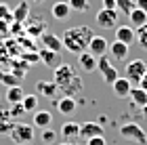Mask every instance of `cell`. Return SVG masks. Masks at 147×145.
I'll return each instance as SVG.
<instances>
[{"mask_svg": "<svg viewBox=\"0 0 147 145\" xmlns=\"http://www.w3.org/2000/svg\"><path fill=\"white\" fill-rule=\"evenodd\" d=\"M95 36V32H92L88 25H74V28H67L63 32L61 36V42H63V49L69 51V53H84L86 47H88L90 38Z\"/></svg>", "mask_w": 147, "mask_h": 145, "instance_id": "obj_1", "label": "cell"}, {"mask_svg": "<svg viewBox=\"0 0 147 145\" xmlns=\"http://www.w3.org/2000/svg\"><path fill=\"white\" fill-rule=\"evenodd\" d=\"M9 137H11V141L17 143V145H30L36 137V128H34V124L15 122V126H13V130L9 133Z\"/></svg>", "mask_w": 147, "mask_h": 145, "instance_id": "obj_2", "label": "cell"}, {"mask_svg": "<svg viewBox=\"0 0 147 145\" xmlns=\"http://www.w3.org/2000/svg\"><path fill=\"white\" fill-rule=\"evenodd\" d=\"M120 137L124 141H130V143H137V145H147V133L135 122H126L120 126Z\"/></svg>", "mask_w": 147, "mask_h": 145, "instance_id": "obj_3", "label": "cell"}, {"mask_svg": "<svg viewBox=\"0 0 147 145\" xmlns=\"http://www.w3.org/2000/svg\"><path fill=\"white\" fill-rule=\"evenodd\" d=\"M74 76H78V71L74 69V65H69V63H59L57 67L53 69V82L57 84L59 90H61L63 86H67Z\"/></svg>", "mask_w": 147, "mask_h": 145, "instance_id": "obj_4", "label": "cell"}, {"mask_svg": "<svg viewBox=\"0 0 147 145\" xmlns=\"http://www.w3.org/2000/svg\"><path fill=\"white\" fill-rule=\"evenodd\" d=\"M147 71V63L143 61V59H132V61L126 63V67H124V78L128 80L130 84H137L139 86V82H141V78L143 74Z\"/></svg>", "mask_w": 147, "mask_h": 145, "instance_id": "obj_5", "label": "cell"}, {"mask_svg": "<svg viewBox=\"0 0 147 145\" xmlns=\"http://www.w3.org/2000/svg\"><path fill=\"white\" fill-rule=\"evenodd\" d=\"M97 69L101 71V78H103V82L105 84H113L118 80V69H116V65H113V61L107 57V55H103V57H99L97 59Z\"/></svg>", "mask_w": 147, "mask_h": 145, "instance_id": "obj_6", "label": "cell"}, {"mask_svg": "<svg viewBox=\"0 0 147 145\" xmlns=\"http://www.w3.org/2000/svg\"><path fill=\"white\" fill-rule=\"evenodd\" d=\"M95 21H97V25L101 30H111V28H116V25H118V11H113V9H101L97 13Z\"/></svg>", "mask_w": 147, "mask_h": 145, "instance_id": "obj_7", "label": "cell"}, {"mask_svg": "<svg viewBox=\"0 0 147 145\" xmlns=\"http://www.w3.org/2000/svg\"><path fill=\"white\" fill-rule=\"evenodd\" d=\"M86 51H88L92 57H97V59L103 57V55H107V51H109L107 38H103V36H92L90 42H88V47H86Z\"/></svg>", "mask_w": 147, "mask_h": 145, "instance_id": "obj_8", "label": "cell"}, {"mask_svg": "<svg viewBox=\"0 0 147 145\" xmlns=\"http://www.w3.org/2000/svg\"><path fill=\"white\" fill-rule=\"evenodd\" d=\"M105 128L99 122H84L80 124V137L82 139H90V137H103Z\"/></svg>", "mask_w": 147, "mask_h": 145, "instance_id": "obj_9", "label": "cell"}, {"mask_svg": "<svg viewBox=\"0 0 147 145\" xmlns=\"http://www.w3.org/2000/svg\"><path fill=\"white\" fill-rule=\"evenodd\" d=\"M51 15H53V19H57V21H65V19H69L71 9H69L67 0H57V2L51 6Z\"/></svg>", "mask_w": 147, "mask_h": 145, "instance_id": "obj_10", "label": "cell"}, {"mask_svg": "<svg viewBox=\"0 0 147 145\" xmlns=\"http://www.w3.org/2000/svg\"><path fill=\"white\" fill-rule=\"evenodd\" d=\"M116 40L118 42H124V44H130L137 40V32L135 28H130V25H116Z\"/></svg>", "mask_w": 147, "mask_h": 145, "instance_id": "obj_11", "label": "cell"}, {"mask_svg": "<svg viewBox=\"0 0 147 145\" xmlns=\"http://www.w3.org/2000/svg\"><path fill=\"white\" fill-rule=\"evenodd\" d=\"M128 53H130V47H128V44H124V42L113 40V42L109 44V55H111V61H126Z\"/></svg>", "mask_w": 147, "mask_h": 145, "instance_id": "obj_12", "label": "cell"}, {"mask_svg": "<svg viewBox=\"0 0 147 145\" xmlns=\"http://www.w3.org/2000/svg\"><path fill=\"white\" fill-rule=\"evenodd\" d=\"M40 42H42V47L49 49V51H55V53H61L63 51L61 38H59L57 34H51V32H44V34L40 36Z\"/></svg>", "mask_w": 147, "mask_h": 145, "instance_id": "obj_13", "label": "cell"}, {"mask_svg": "<svg viewBox=\"0 0 147 145\" xmlns=\"http://www.w3.org/2000/svg\"><path fill=\"white\" fill-rule=\"evenodd\" d=\"M55 105H57L59 114H63V116H71L78 109V103H76L74 97H61L59 101H55Z\"/></svg>", "mask_w": 147, "mask_h": 145, "instance_id": "obj_14", "label": "cell"}, {"mask_svg": "<svg viewBox=\"0 0 147 145\" xmlns=\"http://www.w3.org/2000/svg\"><path fill=\"white\" fill-rule=\"evenodd\" d=\"M82 88H84L82 78H80V76H74L71 80H69L67 86H63V88H61V93H63V97H76V95L82 93Z\"/></svg>", "mask_w": 147, "mask_h": 145, "instance_id": "obj_15", "label": "cell"}, {"mask_svg": "<svg viewBox=\"0 0 147 145\" xmlns=\"http://www.w3.org/2000/svg\"><path fill=\"white\" fill-rule=\"evenodd\" d=\"M36 90L42 97H46V99H55L57 97V84L55 82H49V80H38L36 82Z\"/></svg>", "mask_w": 147, "mask_h": 145, "instance_id": "obj_16", "label": "cell"}, {"mask_svg": "<svg viewBox=\"0 0 147 145\" xmlns=\"http://www.w3.org/2000/svg\"><path fill=\"white\" fill-rule=\"evenodd\" d=\"M51 122H53V114L51 111H46V109H36L34 111V128H49L51 126Z\"/></svg>", "mask_w": 147, "mask_h": 145, "instance_id": "obj_17", "label": "cell"}, {"mask_svg": "<svg viewBox=\"0 0 147 145\" xmlns=\"http://www.w3.org/2000/svg\"><path fill=\"white\" fill-rule=\"evenodd\" d=\"M78 65L84 71H95L97 69V57H92L88 51H84V53H80V55H78Z\"/></svg>", "mask_w": 147, "mask_h": 145, "instance_id": "obj_18", "label": "cell"}, {"mask_svg": "<svg viewBox=\"0 0 147 145\" xmlns=\"http://www.w3.org/2000/svg\"><path fill=\"white\" fill-rule=\"evenodd\" d=\"M111 88H113V93H116V97L124 99V97H128V95H130L132 84H130L128 80H126V78H118V80L111 84Z\"/></svg>", "mask_w": 147, "mask_h": 145, "instance_id": "obj_19", "label": "cell"}, {"mask_svg": "<svg viewBox=\"0 0 147 145\" xmlns=\"http://www.w3.org/2000/svg\"><path fill=\"white\" fill-rule=\"evenodd\" d=\"M38 57H40V61L42 63H46L49 67H53L55 69L59 63V53H55V51H49V49H42V51H38Z\"/></svg>", "mask_w": 147, "mask_h": 145, "instance_id": "obj_20", "label": "cell"}, {"mask_svg": "<svg viewBox=\"0 0 147 145\" xmlns=\"http://www.w3.org/2000/svg\"><path fill=\"white\" fill-rule=\"evenodd\" d=\"M128 21H130V28H141V25L147 23V13L135 6V9L128 13Z\"/></svg>", "mask_w": 147, "mask_h": 145, "instance_id": "obj_21", "label": "cell"}, {"mask_svg": "<svg viewBox=\"0 0 147 145\" xmlns=\"http://www.w3.org/2000/svg\"><path fill=\"white\" fill-rule=\"evenodd\" d=\"M59 137H63V139H76V137H80V124L65 122L61 126V130H59Z\"/></svg>", "mask_w": 147, "mask_h": 145, "instance_id": "obj_22", "label": "cell"}, {"mask_svg": "<svg viewBox=\"0 0 147 145\" xmlns=\"http://www.w3.org/2000/svg\"><path fill=\"white\" fill-rule=\"evenodd\" d=\"M28 17H30V4L23 0V2H19L17 9L13 11V21L15 23H23V21H28Z\"/></svg>", "mask_w": 147, "mask_h": 145, "instance_id": "obj_23", "label": "cell"}, {"mask_svg": "<svg viewBox=\"0 0 147 145\" xmlns=\"http://www.w3.org/2000/svg\"><path fill=\"white\" fill-rule=\"evenodd\" d=\"M128 97L132 99V103H135L137 107H145V105H147V93H145L141 86H132V90H130Z\"/></svg>", "mask_w": 147, "mask_h": 145, "instance_id": "obj_24", "label": "cell"}, {"mask_svg": "<svg viewBox=\"0 0 147 145\" xmlns=\"http://www.w3.org/2000/svg\"><path fill=\"white\" fill-rule=\"evenodd\" d=\"M13 126H15V120L11 118L9 111H0V135H9Z\"/></svg>", "mask_w": 147, "mask_h": 145, "instance_id": "obj_25", "label": "cell"}, {"mask_svg": "<svg viewBox=\"0 0 147 145\" xmlns=\"http://www.w3.org/2000/svg\"><path fill=\"white\" fill-rule=\"evenodd\" d=\"M23 88L21 86H9L6 88V101H9L11 105H15V103H21V99H23Z\"/></svg>", "mask_w": 147, "mask_h": 145, "instance_id": "obj_26", "label": "cell"}, {"mask_svg": "<svg viewBox=\"0 0 147 145\" xmlns=\"http://www.w3.org/2000/svg\"><path fill=\"white\" fill-rule=\"evenodd\" d=\"M38 97L36 95H23V99H21V107L25 109V111H36L38 109Z\"/></svg>", "mask_w": 147, "mask_h": 145, "instance_id": "obj_27", "label": "cell"}, {"mask_svg": "<svg viewBox=\"0 0 147 145\" xmlns=\"http://www.w3.org/2000/svg\"><path fill=\"white\" fill-rule=\"evenodd\" d=\"M57 130H53L51 126L49 128H42V135H40V139H42V143L44 145H55L57 143Z\"/></svg>", "mask_w": 147, "mask_h": 145, "instance_id": "obj_28", "label": "cell"}, {"mask_svg": "<svg viewBox=\"0 0 147 145\" xmlns=\"http://www.w3.org/2000/svg\"><path fill=\"white\" fill-rule=\"evenodd\" d=\"M69 9L76 11V13H86L90 9V0H67Z\"/></svg>", "mask_w": 147, "mask_h": 145, "instance_id": "obj_29", "label": "cell"}, {"mask_svg": "<svg viewBox=\"0 0 147 145\" xmlns=\"http://www.w3.org/2000/svg\"><path fill=\"white\" fill-rule=\"evenodd\" d=\"M132 9H135V2H132V0H116V11H118V13L128 15Z\"/></svg>", "mask_w": 147, "mask_h": 145, "instance_id": "obj_30", "label": "cell"}, {"mask_svg": "<svg viewBox=\"0 0 147 145\" xmlns=\"http://www.w3.org/2000/svg\"><path fill=\"white\" fill-rule=\"evenodd\" d=\"M25 32H28L30 36H42L44 32H46V25L40 21V23H30L28 28H25Z\"/></svg>", "mask_w": 147, "mask_h": 145, "instance_id": "obj_31", "label": "cell"}, {"mask_svg": "<svg viewBox=\"0 0 147 145\" xmlns=\"http://www.w3.org/2000/svg\"><path fill=\"white\" fill-rule=\"evenodd\" d=\"M137 42L147 51V23L141 25V28H137Z\"/></svg>", "mask_w": 147, "mask_h": 145, "instance_id": "obj_32", "label": "cell"}, {"mask_svg": "<svg viewBox=\"0 0 147 145\" xmlns=\"http://www.w3.org/2000/svg\"><path fill=\"white\" fill-rule=\"evenodd\" d=\"M0 82H4V84H9V86H19V78L17 76H13V74H4V71H0Z\"/></svg>", "mask_w": 147, "mask_h": 145, "instance_id": "obj_33", "label": "cell"}, {"mask_svg": "<svg viewBox=\"0 0 147 145\" xmlns=\"http://www.w3.org/2000/svg\"><path fill=\"white\" fill-rule=\"evenodd\" d=\"M0 19L13 23V11L9 9V4H6V2H0Z\"/></svg>", "mask_w": 147, "mask_h": 145, "instance_id": "obj_34", "label": "cell"}, {"mask_svg": "<svg viewBox=\"0 0 147 145\" xmlns=\"http://www.w3.org/2000/svg\"><path fill=\"white\" fill-rule=\"evenodd\" d=\"M9 114H11V118H13V120H15L17 116H23V114H25V109L21 107V103H15V105H11Z\"/></svg>", "mask_w": 147, "mask_h": 145, "instance_id": "obj_35", "label": "cell"}, {"mask_svg": "<svg viewBox=\"0 0 147 145\" xmlns=\"http://www.w3.org/2000/svg\"><path fill=\"white\" fill-rule=\"evenodd\" d=\"M86 145H107V141H105V137H90V139H86Z\"/></svg>", "mask_w": 147, "mask_h": 145, "instance_id": "obj_36", "label": "cell"}, {"mask_svg": "<svg viewBox=\"0 0 147 145\" xmlns=\"http://www.w3.org/2000/svg\"><path fill=\"white\" fill-rule=\"evenodd\" d=\"M9 28H11L9 21H2V19H0V36H6V34H9Z\"/></svg>", "mask_w": 147, "mask_h": 145, "instance_id": "obj_37", "label": "cell"}, {"mask_svg": "<svg viewBox=\"0 0 147 145\" xmlns=\"http://www.w3.org/2000/svg\"><path fill=\"white\" fill-rule=\"evenodd\" d=\"M132 2H135L137 9H141V11H145V13H147V0H132Z\"/></svg>", "mask_w": 147, "mask_h": 145, "instance_id": "obj_38", "label": "cell"}, {"mask_svg": "<svg viewBox=\"0 0 147 145\" xmlns=\"http://www.w3.org/2000/svg\"><path fill=\"white\" fill-rule=\"evenodd\" d=\"M103 9H113L116 11V0H103Z\"/></svg>", "mask_w": 147, "mask_h": 145, "instance_id": "obj_39", "label": "cell"}, {"mask_svg": "<svg viewBox=\"0 0 147 145\" xmlns=\"http://www.w3.org/2000/svg\"><path fill=\"white\" fill-rule=\"evenodd\" d=\"M139 86H141V88L145 90V93H147V71L143 74V78H141V82H139Z\"/></svg>", "mask_w": 147, "mask_h": 145, "instance_id": "obj_40", "label": "cell"}, {"mask_svg": "<svg viewBox=\"0 0 147 145\" xmlns=\"http://www.w3.org/2000/svg\"><path fill=\"white\" fill-rule=\"evenodd\" d=\"M32 2H36V4H40V2H44V0H32Z\"/></svg>", "mask_w": 147, "mask_h": 145, "instance_id": "obj_41", "label": "cell"}, {"mask_svg": "<svg viewBox=\"0 0 147 145\" xmlns=\"http://www.w3.org/2000/svg\"><path fill=\"white\" fill-rule=\"evenodd\" d=\"M55 145H69V143H55Z\"/></svg>", "mask_w": 147, "mask_h": 145, "instance_id": "obj_42", "label": "cell"}]
</instances>
